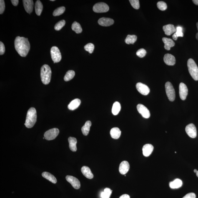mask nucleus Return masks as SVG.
<instances>
[{"instance_id": "nucleus-1", "label": "nucleus", "mask_w": 198, "mask_h": 198, "mask_svg": "<svg viewBox=\"0 0 198 198\" xmlns=\"http://www.w3.org/2000/svg\"><path fill=\"white\" fill-rule=\"evenodd\" d=\"M14 46L16 51L22 57L27 56L30 49V44L28 38L20 36L16 38Z\"/></svg>"}, {"instance_id": "nucleus-2", "label": "nucleus", "mask_w": 198, "mask_h": 198, "mask_svg": "<svg viewBox=\"0 0 198 198\" xmlns=\"http://www.w3.org/2000/svg\"><path fill=\"white\" fill-rule=\"evenodd\" d=\"M37 120V113L35 109L31 108L28 111L25 125L28 128H32Z\"/></svg>"}, {"instance_id": "nucleus-3", "label": "nucleus", "mask_w": 198, "mask_h": 198, "mask_svg": "<svg viewBox=\"0 0 198 198\" xmlns=\"http://www.w3.org/2000/svg\"><path fill=\"white\" fill-rule=\"evenodd\" d=\"M51 68L47 65H44L41 67V81L43 84H49L51 79Z\"/></svg>"}, {"instance_id": "nucleus-4", "label": "nucleus", "mask_w": 198, "mask_h": 198, "mask_svg": "<svg viewBox=\"0 0 198 198\" xmlns=\"http://www.w3.org/2000/svg\"><path fill=\"white\" fill-rule=\"evenodd\" d=\"M187 65L190 74L193 79L196 81H198V67L195 61L192 59H189Z\"/></svg>"}, {"instance_id": "nucleus-5", "label": "nucleus", "mask_w": 198, "mask_h": 198, "mask_svg": "<svg viewBox=\"0 0 198 198\" xmlns=\"http://www.w3.org/2000/svg\"><path fill=\"white\" fill-rule=\"evenodd\" d=\"M165 89L166 94L169 101L172 102L175 98V91L173 86L171 83L168 81L165 84Z\"/></svg>"}, {"instance_id": "nucleus-6", "label": "nucleus", "mask_w": 198, "mask_h": 198, "mask_svg": "<svg viewBox=\"0 0 198 198\" xmlns=\"http://www.w3.org/2000/svg\"><path fill=\"white\" fill-rule=\"evenodd\" d=\"M51 59L54 63L59 62L61 59V55L59 48L56 46H53L50 50Z\"/></svg>"}, {"instance_id": "nucleus-7", "label": "nucleus", "mask_w": 198, "mask_h": 198, "mask_svg": "<svg viewBox=\"0 0 198 198\" xmlns=\"http://www.w3.org/2000/svg\"><path fill=\"white\" fill-rule=\"evenodd\" d=\"M109 10V6L106 3L103 2L96 3L93 7V11L96 13H106Z\"/></svg>"}, {"instance_id": "nucleus-8", "label": "nucleus", "mask_w": 198, "mask_h": 198, "mask_svg": "<svg viewBox=\"0 0 198 198\" xmlns=\"http://www.w3.org/2000/svg\"><path fill=\"white\" fill-rule=\"evenodd\" d=\"M59 130L57 128H53V129H49L45 133L44 137L45 139L47 140L50 141L55 139L59 135Z\"/></svg>"}, {"instance_id": "nucleus-9", "label": "nucleus", "mask_w": 198, "mask_h": 198, "mask_svg": "<svg viewBox=\"0 0 198 198\" xmlns=\"http://www.w3.org/2000/svg\"><path fill=\"white\" fill-rule=\"evenodd\" d=\"M185 131L189 137L195 138L197 136V129L193 124L191 123L186 126Z\"/></svg>"}, {"instance_id": "nucleus-10", "label": "nucleus", "mask_w": 198, "mask_h": 198, "mask_svg": "<svg viewBox=\"0 0 198 198\" xmlns=\"http://www.w3.org/2000/svg\"><path fill=\"white\" fill-rule=\"evenodd\" d=\"M137 109L140 114L143 117L148 119L150 117V113L148 109L145 106L141 104H138Z\"/></svg>"}, {"instance_id": "nucleus-11", "label": "nucleus", "mask_w": 198, "mask_h": 198, "mask_svg": "<svg viewBox=\"0 0 198 198\" xmlns=\"http://www.w3.org/2000/svg\"><path fill=\"white\" fill-rule=\"evenodd\" d=\"M66 179L75 189H78L80 188L81 183L77 178L72 176L67 175L66 176Z\"/></svg>"}, {"instance_id": "nucleus-12", "label": "nucleus", "mask_w": 198, "mask_h": 198, "mask_svg": "<svg viewBox=\"0 0 198 198\" xmlns=\"http://www.w3.org/2000/svg\"><path fill=\"white\" fill-rule=\"evenodd\" d=\"M136 89L141 94L144 96H147L150 93V89L146 85L141 83H138L136 84Z\"/></svg>"}, {"instance_id": "nucleus-13", "label": "nucleus", "mask_w": 198, "mask_h": 198, "mask_svg": "<svg viewBox=\"0 0 198 198\" xmlns=\"http://www.w3.org/2000/svg\"><path fill=\"white\" fill-rule=\"evenodd\" d=\"M188 89L186 85L183 83H180L179 86L180 97L182 100H185L188 94Z\"/></svg>"}, {"instance_id": "nucleus-14", "label": "nucleus", "mask_w": 198, "mask_h": 198, "mask_svg": "<svg viewBox=\"0 0 198 198\" xmlns=\"http://www.w3.org/2000/svg\"><path fill=\"white\" fill-rule=\"evenodd\" d=\"M24 9L26 12L30 14L32 12L34 8V2L32 0H23V1Z\"/></svg>"}, {"instance_id": "nucleus-15", "label": "nucleus", "mask_w": 198, "mask_h": 198, "mask_svg": "<svg viewBox=\"0 0 198 198\" xmlns=\"http://www.w3.org/2000/svg\"><path fill=\"white\" fill-rule=\"evenodd\" d=\"M164 61L168 65L173 66L175 64V57L172 54H167L165 55L164 57Z\"/></svg>"}, {"instance_id": "nucleus-16", "label": "nucleus", "mask_w": 198, "mask_h": 198, "mask_svg": "<svg viewBox=\"0 0 198 198\" xmlns=\"http://www.w3.org/2000/svg\"><path fill=\"white\" fill-rule=\"evenodd\" d=\"M129 162L126 161H122L120 165L119 171L120 173L122 175H125L129 171Z\"/></svg>"}, {"instance_id": "nucleus-17", "label": "nucleus", "mask_w": 198, "mask_h": 198, "mask_svg": "<svg viewBox=\"0 0 198 198\" xmlns=\"http://www.w3.org/2000/svg\"><path fill=\"white\" fill-rule=\"evenodd\" d=\"M114 20L110 18L102 17L99 19L98 23L101 26H111L114 24Z\"/></svg>"}, {"instance_id": "nucleus-18", "label": "nucleus", "mask_w": 198, "mask_h": 198, "mask_svg": "<svg viewBox=\"0 0 198 198\" xmlns=\"http://www.w3.org/2000/svg\"><path fill=\"white\" fill-rule=\"evenodd\" d=\"M163 30L165 34L167 36L171 35L173 34H174L176 31V28L173 25L168 24L163 26Z\"/></svg>"}, {"instance_id": "nucleus-19", "label": "nucleus", "mask_w": 198, "mask_h": 198, "mask_svg": "<svg viewBox=\"0 0 198 198\" xmlns=\"http://www.w3.org/2000/svg\"><path fill=\"white\" fill-rule=\"evenodd\" d=\"M154 147L152 145L146 144L142 148L143 154L145 157H148L152 154Z\"/></svg>"}, {"instance_id": "nucleus-20", "label": "nucleus", "mask_w": 198, "mask_h": 198, "mask_svg": "<svg viewBox=\"0 0 198 198\" xmlns=\"http://www.w3.org/2000/svg\"><path fill=\"white\" fill-rule=\"evenodd\" d=\"M162 41L164 44V48L167 50H169L171 48L175 46V43L172 39L167 38H163Z\"/></svg>"}, {"instance_id": "nucleus-21", "label": "nucleus", "mask_w": 198, "mask_h": 198, "mask_svg": "<svg viewBox=\"0 0 198 198\" xmlns=\"http://www.w3.org/2000/svg\"><path fill=\"white\" fill-rule=\"evenodd\" d=\"M81 171L83 174L88 179H92L94 177V175L91 172V169L87 166H83L81 168Z\"/></svg>"}, {"instance_id": "nucleus-22", "label": "nucleus", "mask_w": 198, "mask_h": 198, "mask_svg": "<svg viewBox=\"0 0 198 198\" xmlns=\"http://www.w3.org/2000/svg\"><path fill=\"white\" fill-rule=\"evenodd\" d=\"M68 142L69 143V147L70 149L72 152H75L77 151V139L74 137H70L68 139Z\"/></svg>"}, {"instance_id": "nucleus-23", "label": "nucleus", "mask_w": 198, "mask_h": 198, "mask_svg": "<svg viewBox=\"0 0 198 198\" xmlns=\"http://www.w3.org/2000/svg\"><path fill=\"white\" fill-rule=\"evenodd\" d=\"M81 104V101L79 99H75L73 100L68 105V108L71 111H74Z\"/></svg>"}, {"instance_id": "nucleus-24", "label": "nucleus", "mask_w": 198, "mask_h": 198, "mask_svg": "<svg viewBox=\"0 0 198 198\" xmlns=\"http://www.w3.org/2000/svg\"><path fill=\"white\" fill-rule=\"evenodd\" d=\"M121 131L117 127L112 128L110 131V134L111 138L114 139H119L120 137Z\"/></svg>"}, {"instance_id": "nucleus-25", "label": "nucleus", "mask_w": 198, "mask_h": 198, "mask_svg": "<svg viewBox=\"0 0 198 198\" xmlns=\"http://www.w3.org/2000/svg\"><path fill=\"white\" fill-rule=\"evenodd\" d=\"M182 185V182L181 179H176L174 181L169 183V187L171 189H178Z\"/></svg>"}, {"instance_id": "nucleus-26", "label": "nucleus", "mask_w": 198, "mask_h": 198, "mask_svg": "<svg viewBox=\"0 0 198 198\" xmlns=\"http://www.w3.org/2000/svg\"><path fill=\"white\" fill-rule=\"evenodd\" d=\"M42 176L43 177L48 180L53 184H55L57 182V180L55 176L49 172H44L42 173Z\"/></svg>"}, {"instance_id": "nucleus-27", "label": "nucleus", "mask_w": 198, "mask_h": 198, "mask_svg": "<svg viewBox=\"0 0 198 198\" xmlns=\"http://www.w3.org/2000/svg\"><path fill=\"white\" fill-rule=\"evenodd\" d=\"M35 7L36 14L38 16H40L43 9V4L41 1L39 0L36 1L35 4Z\"/></svg>"}, {"instance_id": "nucleus-28", "label": "nucleus", "mask_w": 198, "mask_h": 198, "mask_svg": "<svg viewBox=\"0 0 198 198\" xmlns=\"http://www.w3.org/2000/svg\"><path fill=\"white\" fill-rule=\"evenodd\" d=\"M91 126V123L90 121H86L85 124L81 128V131L84 136H87L89 133L90 128Z\"/></svg>"}, {"instance_id": "nucleus-29", "label": "nucleus", "mask_w": 198, "mask_h": 198, "mask_svg": "<svg viewBox=\"0 0 198 198\" xmlns=\"http://www.w3.org/2000/svg\"><path fill=\"white\" fill-rule=\"evenodd\" d=\"M184 34L182 32V28L181 26H178L176 28V31L172 36L173 39L174 40H177L178 37H182Z\"/></svg>"}, {"instance_id": "nucleus-30", "label": "nucleus", "mask_w": 198, "mask_h": 198, "mask_svg": "<svg viewBox=\"0 0 198 198\" xmlns=\"http://www.w3.org/2000/svg\"><path fill=\"white\" fill-rule=\"evenodd\" d=\"M120 103L118 102H115L113 104L112 108V113L114 115H116L119 114L121 109Z\"/></svg>"}, {"instance_id": "nucleus-31", "label": "nucleus", "mask_w": 198, "mask_h": 198, "mask_svg": "<svg viewBox=\"0 0 198 198\" xmlns=\"http://www.w3.org/2000/svg\"><path fill=\"white\" fill-rule=\"evenodd\" d=\"M137 37L135 35H128L125 39V42L127 44H133L137 40Z\"/></svg>"}, {"instance_id": "nucleus-32", "label": "nucleus", "mask_w": 198, "mask_h": 198, "mask_svg": "<svg viewBox=\"0 0 198 198\" xmlns=\"http://www.w3.org/2000/svg\"><path fill=\"white\" fill-rule=\"evenodd\" d=\"M72 29L78 34L81 33L82 31V29L81 25L76 21L73 23L72 26Z\"/></svg>"}, {"instance_id": "nucleus-33", "label": "nucleus", "mask_w": 198, "mask_h": 198, "mask_svg": "<svg viewBox=\"0 0 198 198\" xmlns=\"http://www.w3.org/2000/svg\"><path fill=\"white\" fill-rule=\"evenodd\" d=\"M75 74V73L74 71L69 70L68 71L64 76V81H68L71 80L74 78Z\"/></svg>"}, {"instance_id": "nucleus-34", "label": "nucleus", "mask_w": 198, "mask_h": 198, "mask_svg": "<svg viewBox=\"0 0 198 198\" xmlns=\"http://www.w3.org/2000/svg\"><path fill=\"white\" fill-rule=\"evenodd\" d=\"M112 190L109 188H106L105 189L104 192L101 194V197L102 198H109L111 195Z\"/></svg>"}, {"instance_id": "nucleus-35", "label": "nucleus", "mask_w": 198, "mask_h": 198, "mask_svg": "<svg viewBox=\"0 0 198 198\" xmlns=\"http://www.w3.org/2000/svg\"><path fill=\"white\" fill-rule=\"evenodd\" d=\"M65 8L64 7H60L54 10L53 13V15L54 16H58L61 15L64 13L65 11Z\"/></svg>"}, {"instance_id": "nucleus-36", "label": "nucleus", "mask_w": 198, "mask_h": 198, "mask_svg": "<svg viewBox=\"0 0 198 198\" xmlns=\"http://www.w3.org/2000/svg\"><path fill=\"white\" fill-rule=\"evenodd\" d=\"M65 24V21L64 20H62L56 23L54 26V29L56 31H59L64 27Z\"/></svg>"}, {"instance_id": "nucleus-37", "label": "nucleus", "mask_w": 198, "mask_h": 198, "mask_svg": "<svg viewBox=\"0 0 198 198\" xmlns=\"http://www.w3.org/2000/svg\"><path fill=\"white\" fill-rule=\"evenodd\" d=\"M84 49L86 51L89 52L90 54H92L94 51V45L91 43H89V44H86V46L84 47Z\"/></svg>"}, {"instance_id": "nucleus-38", "label": "nucleus", "mask_w": 198, "mask_h": 198, "mask_svg": "<svg viewBox=\"0 0 198 198\" xmlns=\"http://www.w3.org/2000/svg\"><path fill=\"white\" fill-rule=\"evenodd\" d=\"M157 6L158 9L161 11H165L167 8L166 3L163 1L159 2L157 3Z\"/></svg>"}, {"instance_id": "nucleus-39", "label": "nucleus", "mask_w": 198, "mask_h": 198, "mask_svg": "<svg viewBox=\"0 0 198 198\" xmlns=\"http://www.w3.org/2000/svg\"><path fill=\"white\" fill-rule=\"evenodd\" d=\"M131 5L134 9H139L140 7L139 1V0H130L129 1Z\"/></svg>"}, {"instance_id": "nucleus-40", "label": "nucleus", "mask_w": 198, "mask_h": 198, "mask_svg": "<svg viewBox=\"0 0 198 198\" xmlns=\"http://www.w3.org/2000/svg\"><path fill=\"white\" fill-rule=\"evenodd\" d=\"M146 54V51L144 49H141L136 53V55L140 58L144 57Z\"/></svg>"}, {"instance_id": "nucleus-41", "label": "nucleus", "mask_w": 198, "mask_h": 198, "mask_svg": "<svg viewBox=\"0 0 198 198\" xmlns=\"http://www.w3.org/2000/svg\"><path fill=\"white\" fill-rule=\"evenodd\" d=\"M5 1L3 0L0 1V14H3L5 10Z\"/></svg>"}, {"instance_id": "nucleus-42", "label": "nucleus", "mask_w": 198, "mask_h": 198, "mask_svg": "<svg viewBox=\"0 0 198 198\" xmlns=\"http://www.w3.org/2000/svg\"><path fill=\"white\" fill-rule=\"evenodd\" d=\"M5 51V48L4 44L2 41H1L0 42V55H2L4 54Z\"/></svg>"}, {"instance_id": "nucleus-43", "label": "nucleus", "mask_w": 198, "mask_h": 198, "mask_svg": "<svg viewBox=\"0 0 198 198\" xmlns=\"http://www.w3.org/2000/svg\"><path fill=\"white\" fill-rule=\"evenodd\" d=\"M196 194L193 193H188L182 198H196Z\"/></svg>"}, {"instance_id": "nucleus-44", "label": "nucleus", "mask_w": 198, "mask_h": 198, "mask_svg": "<svg viewBox=\"0 0 198 198\" xmlns=\"http://www.w3.org/2000/svg\"><path fill=\"white\" fill-rule=\"evenodd\" d=\"M11 1L14 6H17V5L19 4V1H18V0H11Z\"/></svg>"}, {"instance_id": "nucleus-45", "label": "nucleus", "mask_w": 198, "mask_h": 198, "mask_svg": "<svg viewBox=\"0 0 198 198\" xmlns=\"http://www.w3.org/2000/svg\"><path fill=\"white\" fill-rule=\"evenodd\" d=\"M119 198H130V197L127 194H124L121 196Z\"/></svg>"}, {"instance_id": "nucleus-46", "label": "nucleus", "mask_w": 198, "mask_h": 198, "mask_svg": "<svg viewBox=\"0 0 198 198\" xmlns=\"http://www.w3.org/2000/svg\"><path fill=\"white\" fill-rule=\"evenodd\" d=\"M193 2L197 5H198V0H193Z\"/></svg>"}, {"instance_id": "nucleus-47", "label": "nucleus", "mask_w": 198, "mask_h": 198, "mask_svg": "<svg viewBox=\"0 0 198 198\" xmlns=\"http://www.w3.org/2000/svg\"><path fill=\"white\" fill-rule=\"evenodd\" d=\"M197 26L198 31V22L197 23ZM196 38L198 40V32L197 33V34H196Z\"/></svg>"}, {"instance_id": "nucleus-48", "label": "nucleus", "mask_w": 198, "mask_h": 198, "mask_svg": "<svg viewBox=\"0 0 198 198\" xmlns=\"http://www.w3.org/2000/svg\"><path fill=\"white\" fill-rule=\"evenodd\" d=\"M197 169H194V172L195 173H196L197 172Z\"/></svg>"}, {"instance_id": "nucleus-49", "label": "nucleus", "mask_w": 198, "mask_h": 198, "mask_svg": "<svg viewBox=\"0 0 198 198\" xmlns=\"http://www.w3.org/2000/svg\"><path fill=\"white\" fill-rule=\"evenodd\" d=\"M196 173V175L198 177V171H197V172Z\"/></svg>"}, {"instance_id": "nucleus-50", "label": "nucleus", "mask_w": 198, "mask_h": 198, "mask_svg": "<svg viewBox=\"0 0 198 198\" xmlns=\"http://www.w3.org/2000/svg\"><path fill=\"white\" fill-rule=\"evenodd\" d=\"M50 1H55V0H51Z\"/></svg>"}]
</instances>
